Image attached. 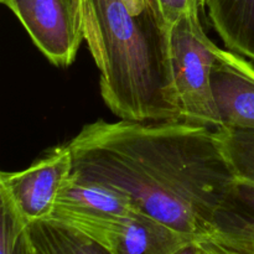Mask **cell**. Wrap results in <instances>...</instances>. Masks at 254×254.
<instances>
[{"mask_svg":"<svg viewBox=\"0 0 254 254\" xmlns=\"http://www.w3.org/2000/svg\"><path fill=\"white\" fill-rule=\"evenodd\" d=\"M88 235L112 254H174L192 241L140 212L68 225Z\"/></svg>","mask_w":254,"mask_h":254,"instance_id":"8992f818","label":"cell"},{"mask_svg":"<svg viewBox=\"0 0 254 254\" xmlns=\"http://www.w3.org/2000/svg\"><path fill=\"white\" fill-rule=\"evenodd\" d=\"M56 67H69L84 41V0H0Z\"/></svg>","mask_w":254,"mask_h":254,"instance_id":"277c9868","label":"cell"},{"mask_svg":"<svg viewBox=\"0 0 254 254\" xmlns=\"http://www.w3.org/2000/svg\"><path fill=\"white\" fill-rule=\"evenodd\" d=\"M208 240L254 254V186L236 180L213 213Z\"/></svg>","mask_w":254,"mask_h":254,"instance_id":"9c48e42d","label":"cell"},{"mask_svg":"<svg viewBox=\"0 0 254 254\" xmlns=\"http://www.w3.org/2000/svg\"><path fill=\"white\" fill-rule=\"evenodd\" d=\"M201 22V12L181 16L171 26L170 59L181 121L220 128L211 76L220 54Z\"/></svg>","mask_w":254,"mask_h":254,"instance_id":"3957f363","label":"cell"},{"mask_svg":"<svg viewBox=\"0 0 254 254\" xmlns=\"http://www.w3.org/2000/svg\"><path fill=\"white\" fill-rule=\"evenodd\" d=\"M196 247H197V254H243L235 250H231L228 247H225L220 243L213 242L208 238L198 240L197 243H196Z\"/></svg>","mask_w":254,"mask_h":254,"instance_id":"9a60e30c","label":"cell"},{"mask_svg":"<svg viewBox=\"0 0 254 254\" xmlns=\"http://www.w3.org/2000/svg\"><path fill=\"white\" fill-rule=\"evenodd\" d=\"M1 208V237H0V254H32L26 225L14 210L11 203L0 196Z\"/></svg>","mask_w":254,"mask_h":254,"instance_id":"4fadbf2b","label":"cell"},{"mask_svg":"<svg viewBox=\"0 0 254 254\" xmlns=\"http://www.w3.org/2000/svg\"><path fill=\"white\" fill-rule=\"evenodd\" d=\"M153 2L170 26L184 15L202 12L206 6V0H153Z\"/></svg>","mask_w":254,"mask_h":254,"instance_id":"5bb4252c","label":"cell"},{"mask_svg":"<svg viewBox=\"0 0 254 254\" xmlns=\"http://www.w3.org/2000/svg\"><path fill=\"white\" fill-rule=\"evenodd\" d=\"M32 254H112L82 231L47 218L26 226Z\"/></svg>","mask_w":254,"mask_h":254,"instance_id":"8fae6325","label":"cell"},{"mask_svg":"<svg viewBox=\"0 0 254 254\" xmlns=\"http://www.w3.org/2000/svg\"><path fill=\"white\" fill-rule=\"evenodd\" d=\"M211 83L220 128L254 130V67L246 57L221 49Z\"/></svg>","mask_w":254,"mask_h":254,"instance_id":"52a82bcc","label":"cell"},{"mask_svg":"<svg viewBox=\"0 0 254 254\" xmlns=\"http://www.w3.org/2000/svg\"><path fill=\"white\" fill-rule=\"evenodd\" d=\"M138 212L133 202L122 192L72 174L57 198L52 220L66 225L99 218L127 217Z\"/></svg>","mask_w":254,"mask_h":254,"instance_id":"ba28073f","label":"cell"},{"mask_svg":"<svg viewBox=\"0 0 254 254\" xmlns=\"http://www.w3.org/2000/svg\"><path fill=\"white\" fill-rule=\"evenodd\" d=\"M196 243H197V241H192V242L186 245L185 247H183L181 250H179L178 252L174 254H197V247H196Z\"/></svg>","mask_w":254,"mask_h":254,"instance_id":"2e32d148","label":"cell"},{"mask_svg":"<svg viewBox=\"0 0 254 254\" xmlns=\"http://www.w3.org/2000/svg\"><path fill=\"white\" fill-rule=\"evenodd\" d=\"M84 41L106 106L119 119L181 121L171 26L153 0H84Z\"/></svg>","mask_w":254,"mask_h":254,"instance_id":"7a4b0ae2","label":"cell"},{"mask_svg":"<svg viewBox=\"0 0 254 254\" xmlns=\"http://www.w3.org/2000/svg\"><path fill=\"white\" fill-rule=\"evenodd\" d=\"M73 175L122 192L144 213L192 240L236 181L215 129L184 121L103 119L68 141Z\"/></svg>","mask_w":254,"mask_h":254,"instance_id":"6da1fadb","label":"cell"},{"mask_svg":"<svg viewBox=\"0 0 254 254\" xmlns=\"http://www.w3.org/2000/svg\"><path fill=\"white\" fill-rule=\"evenodd\" d=\"M216 135L236 180L254 186V130L218 128Z\"/></svg>","mask_w":254,"mask_h":254,"instance_id":"7c38bea8","label":"cell"},{"mask_svg":"<svg viewBox=\"0 0 254 254\" xmlns=\"http://www.w3.org/2000/svg\"><path fill=\"white\" fill-rule=\"evenodd\" d=\"M206 7L225 47L254 62V0H206Z\"/></svg>","mask_w":254,"mask_h":254,"instance_id":"30bf717a","label":"cell"},{"mask_svg":"<svg viewBox=\"0 0 254 254\" xmlns=\"http://www.w3.org/2000/svg\"><path fill=\"white\" fill-rule=\"evenodd\" d=\"M73 174L68 144L59 145L20 171L0 174V196H4L26 226L51 217L57 198Z\"/></svg>","mask_w":254,"mask_h":254,"instance_id":"5b68a950","label":"cell"}]
</instances>
